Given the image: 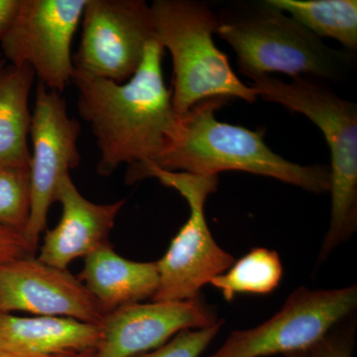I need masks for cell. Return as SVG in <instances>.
<instances>
[{"label": "cell", "instance_id": "cell-1", "mask_svg": "<svg viewBox=\"0 0 357 357\" xmlns=\"http://www.w3.org/2000/svg\"><path fill=\"white\" fill-rule=\"evenodd\" d=\"M164 51L157 40L150 42L139 69L126 83L74 70L77 109L100 150V175L109 176L122 164L156 163L177 134L180 116L164 81Z\"/></svg>", "mask_w": 357, "mask_h": 357}, {"label": "cell", "instance_id": "cell-2", "mask_svg": "<svg viewBox=\"0 0 357 357\" xmlns=\"http://www.w3.org/2000/svg\"><path fill=\"white\" fill-rule=\"evenodd\" d=\"M227 100H204L180 116L177 134L153 165L202 176L238 171L277 178L316 194L330 190L328 167L293 163L267 146L264 131L218 121L215 110Z\"/></svg>", "mask_w": 357, "mask_h": 357}, {"label": "cell", "instance_id": "cell-3", "mask_svg": "<svg viewBox=\"0 0 357 357\" xmlns=\"http://www.w3.org/2000/svg\"><path fill=\"white\" fill-rule=\"evenodd\" d=\"M217 16L215 34L231 46L239 70L250 79L283 73L337 81L354 62V53L331 48L266 0L239 4Z\"/></svg>", "mask_w": 357, "mask_h": 357}, {"label": "cell", "instance_id": "cell-4", "mask_svg": "<svg viewBox=\"0 0 357 357\" xmlns=\"http://www.w3.org/2000/svg\"><path fill=\"white\" fill-rule=\"evenodd\" d=\"M251 82L259 98L299 112L314 122L330 148L328 192L332 208L330 227L319 256V261H323L357 229L356 105L312 77H296L285 82L266 75Z\"/></svg>", "mask_w": 357, "mask_h": 357}, {"label": "cell", "instance_id": "cell-5", "mask_svg": "<svg viewBox=\"0 0 357 357\" xmlns=\"http://www.w3.org/2000/svg\"><path fill=\"white\" fill-rule=\"evenodd\" d=\"M150 7L157 41L172 56L171 91L178 116L208 98L257 100L255 89L238 79L213 41L218 20L210 7L194 0H155Z\"/></svg>", "mask_w": 357, "mask_h": 357}, {"label": "cell", "instance_id": "cell-6", "mask_svg": "<svg viewBox=\"0 0 357 357\" xmlns=\"http://www.w3.org/2000/svg\"><path fill=\"white\" fill-rule=\"evenodd\" d=\"M146 178H158L161 184L176 190L190 208L187 222L163 257L156 261L159 286L152 301L197 299L204 285L225 273L236 261L215 243L204 215L206 199L218 190V176L171 172L153 164L131 167L126 174L128 184Z\"/></svg>", "mask_w": 357, "mask_h": 357}, {"label": "cell", "instance_id": "cell-7", "mask_svg": "<svg viewBox=\"0 0 357 357\" xmlns=\"http://www.w3.org/2000/svg\"><path fill=\"white\" fill-rule=\"evenodd\" d=\"M357 306L356 285L333 290L300 287L261 325L230 333L208 357H268L307 351Z\"/></svg>", "mask_w": 357, "mask_h": 357}, {"label": "cell", "instance_id": "cell-8", "mask_svg": "<svg viewBox=\"0 0 357 357\" xmlns=\"http://www.w3.org/2000/svg\"><path fill=\"white\" fill-rule=\"evenodd\" d=\"M86 0H20L0 37L10 65H28L39 82L62 93L74 74L72 42Z\"/></svg>", "mask_w": 357, "mask_h": 357}, {"label": "cell", "instance_id": "cell-9", "mask_svg": "<svg viewBox=\"0 0 357 357\" xmlns=\"http://www.w3.org/2000/svg\"><path fill=\"white\" fill-rule=\"evenodd\" d=\"M82 20L75 69L115 83L137 72L147 45L157 40L151 7L143 0H86Z\"/></svg>", "mask_w": 357, "mask_h": 357}, {"label": "cell", "instance_id": "cell-10", "mask_svg": "<svg viewBox=\"0 0 357 357\" xmlns=\"http://www.w3.org/2000/svg\"><path fill=\"white\" fill-rule=\"evenodd\" d=\"M79 132L81 124L68 114L64 98L39 82L30 129L31 213L23 234L33 255L38 248L42 232L46 229L47 218L52 204L55 203L59 182L81 163L77 149Z\"/></svg>", "mask_w": 357, "mask_h": 357}, {"label": "cell", "instance_id": "cell-11", "mask_svg": "<svg viewBox=\"0 0 357 357\" xmlns=\"http://www.w3.org/2000/svg\"><path fill=\"white\" fill-rule=\"evenodd\" d=\"M25 312L100 325L105 312L88 288L67 269L34 256L0 264V312Z\"/></svg>", "mask_w": 357, "mask_h": 357}, {"label": "cell", "instance_id": "cell-12", "mask_svg": "<svg viewBox=\"0 0 357 357\" xmlns=\"http://www.w3.org/2000/svg\"><path fill=\"white\" fill-rule=\"evenodd\" d=\"M201 297L185 301L135 303L105 314L95 357H132L153 351L185 330L218 323Z\"/></svg>", "mask_w": 357, "mask_h": 357}, {"label": "cell", "instance_id": "cell-13", "mask_svg": "<svg viewBox=\"0 0 357 357\" xmlns=\"http://www.w3.org/2000/svg\"><path fill=\"white\" fill-rule=\"evenodd\" d=\"M55 202L62 204V217L53 229L47 230L38 259L51 266L67 269L77 258H86L109 243L110 231L126 204L119 199L96 204L84 198L70 174L61 178Z\"/></svg>", "mask_w": 357, "mask_h": 357}, {"label": "cell", "instance_id": "cell-14", "mask_svg": "<svg viewBox=\"0 0 357 357\" xmlns=\"http://www.w3.org/2000/svg\"><path fill=\"white\" fill-rule=\"evenodd\" d=\"M100 326L59 317L0 312V349L15 357H51L93 351Z\"/></svg>", "mask_w": 357, "mask_h": 357}, {"label": "cell", "instance_id": "cell-15", "mask_svg": "<svg viewBox=\"0 0 357 357\" xmlns=\"http://www.w3.org/2000/svg\"><path fill=\"white\" fill-rule=\"evenodd\" d=\"M98 301L105 314L152 299L159 286L156 262H136L115 252L107 243L84 258L77 276Z\"/></svg>", "mask_w": 357, "mask_h": 357}, {"label": "cell", "instance_id": "cell-16", "mask_svg": "<svg viewBox=\"0 0 357 357\" xmlns=\"http://www.w3.org/2000/svg\"><path fill=\"white\" fill-rule=\"evenodd\" d=\"M35 77L28 65L0 69V167H30L29 96Z\"/></svg>", "mask_w": 357, "mask_h": 357}, {"label": "cell", "instance_id": "cell-17", "mask_svg": "<svg viewBox=\"0 0 357 357\" xmlns=\"http://www.w3.org/2000/svg\"><path fill=\"white\" fill-rule=\"evenodd\" d=\"M267 3L288 13L291 17L319 38L340 42L345 51L357 50L356 0H266Z\"/></svg>", "mask_w": 357, "mask_h": 357}, {"label": "cell", "instance_id": "cell-18", "mask_svg": "<svg viewBox=\"0 0 357 357\" xmlns=\"http://www.w3.org/2000/svg\"><path fill=\"white\" fill-rule=\"evenodd\" d=\"M283 277V265L276 251L267 248L252 249L234 261L225 273L210 282L222 292L227 302L239 294L266 295L278 287Z\"/></svg>", "mask_w": 357, "mask_h": 357}, {"label": "cell", "instance_id": "cell-19", "mask_svg": "<svg viewBox=\"0 0 357 357\" xmlns=\"http://www.w3.org/2000/svg\"><path fill=\"white\" fill-rule=\"evenodd\" d=\"M31 201L30 169L0 167V225L24 234Z\"/></svg>", "mask_w": 357, "mask_h": 357}, {"label": "cell", "instance_id": "cell-20", "mask_svg": "<svg viewBox=\"0 0 357 357\" xmlns=\"http://www.w3.org/2000/svg\"><path fill=\"white\" fill-rule=\"evenodd\" d=\"M223 321L215 326L196 330H185L158 349L132 357H199L217 337Z\"/></svg>", "mask_w": 357, "mask_h": 357}, {"label": "cell", "instance_id": "cell-21", "mask_svg": "<svg viewBox=\"0 0 357 357\" xmlns=\"http://www.w3.org/2000/svg\"><path fill=\"white\" fill-rule=\"evenodd\" d=\"M354 330L337 331L333 328L326 337L306 351L307 357H352Z\"/></svg>", "mask_w": 357, "mask_h": 357}, {"label": "cell", "instance_id": "cell-22", "mask_svg": "<svg viewBox=\"0 0 357 357\" xmlns=\"http://www.w3.org/2000/svg\"><path fill=\"white\" fill-rule=\"evenodd\" d=\"M25 256H34L20 232L0 225V264Z\"/></svg>", "mask_w": 357, "mask_h": 357}, {"label": "cell", "instance_id": "cell-23", "mask_svg": "<svg viewBox=\"0 0 357 357\" xmlns=\"http://www.w3.org/2000/svg\"><path fill=\"white\" fill-rule=\"evenodd\" d=\"M20 0H0V37L13 20Z\"/></svg>", "mask_w": 357, "mask_h": 357}, {"label": "cell", "instance_id": "cell-24", "mask_svg": "<svg viewBox=\"0 0 357 357\" xmlns=\"http://www.w3.org/2000/svg\"><path fill=\"white\" fill-rule=\"evenodd\" d=\"M95 354L96 349H93V351L77 352V354H63V356L51 357H95Z\"/></svg>", "mask_w": 357, "mask_h": 357}, {"label": "cell", "instance_id": "cell-25", "mask_svg": "<svg viewBox=\"0 0 357 357\" xmlns=\"http://www.w3.org/2000/svg\"><path fill=\"white\" fill-rule=\"evenodd\" d=\"M285 357H307L306 351L294 352V354H287L284 356Z\"/></svg>", "mask_w": 357, "mask_h": 357}, {"label": "cell", "instance_id": "cell-26", "mask_svg": "<svg viewBox=\"0 0 357 357\" xmlns=\"http://www.w3.org/2000/svg\"><path fill=\"white\" fill-rule=\"evenodd\" d=\"M0 357H15V356H11V354H7V352L1 351V349H0Z\"/></svg>", "mask_w": 357, "mask_h": 357}, {"label": "cell", "instance_id": "cell-27", "mask_svg": "<svg viewBox=\"0 0 357 357\" xmlns=\"http://www.w3.org/2000/svg\"><path fill=\"white\" fill-rule=\"evenodd\" d=\"M4 66V60H3V56H2V54L0 53V69H1L2 67Z\"/></svg>", "mask_w": 357, "mask_h": 357}]
</instances>
